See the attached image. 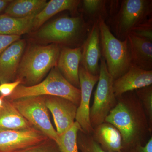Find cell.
I'll use <instances>...</instances> for the list:
<instances>
[{"instance_id":"2e32d148","label":"cell","mask_w":152,"mask_h":152,"mask_svg":"<svg viewBox=\"0 0 152 152\" xmlns=\"http://www.w3.org/2000/svg\"><path fill=\"white\" fill-rule=\"evenodd\" d=\"M127 38L131 66L145 70H152V42L131 34Z\"/></svg>"},{"instance_id":"83f0119b","label":"cell","mask_w":152,"mask_h":152,"mask_svg":"<svg viewBox=\"0 0 152 152\" xmlns=\"http://www.w3.org/2000/svg\"><path fill=\"white\" fill-rule=\"evenodd\" d=\"M20 84L21 82L19 80L0 84V96L4 99L8 97Z\"/></svg>"},{"instance_id":"f546056e","label":"cell","mask_w":152,"mask_h":152,"mask_svg":"<svg viewBox=\"0 0 152 152\" xmlns=\"http://www.w3.org/2000/svg\"><path fill=\"white\" fill-rule=\"evenodd\" d=\"M121 152H152V137L144 145L135 146L126 149H122Z\"/></svg>"},{"instance_id":"ffe728a7","label":"cell","mask_w":152,"mask_h":152,"mask_svg":"<svg viewBox=\"0 0 152 152\" xmlns=\"http://www.w3.org/2000/svg\"><path fill=\"white\" fill-rule=\"evenodd\" d=\"M37 14L25 18L0 15V34L20 36L32 30L33 21Z\"/></svg>"},{"instance_id":"5bb4252c","label":"cell","mask_w":152,"mask_h":152,"mask_svg":"<svg viewBox=\"0 0 152 152\" xmlns=\"http://www.w3.org/2000/svg\"><path fill=\"white\" fill-rule=\"evenodd\" d=\"M152 84V70L147 71L131 66L121 77L114 80L113 88L116 97Z\"/></svg>"},{"instance_id":"52a82bcc","label":"cell","mask_w":152,"mask_h":152,"mask_svg":"<svg viewBox=\"0 0 152 152\" xmlns=\"http://www.w3.org/2000/svg\"><path fill=\"white\" fill-rule=\"evenodd\" d=\"M97 86L94 95L92 105L90 107V119L93 129L104 122L106 117L117 104L114 93V80L109 74L105 60L100 59Z\"/></svg>"},{"instance_id":"ba28073f","label":"cell","mask_w":152,"mask_h":152,"mask_svg":"<svg viewBox=\"0 0 152 152\" xmlns=\"http://www.w3.org/2000/svg\"><path fill=\"white\" fill-rule=\"evenodd\" d=\"M10 101L34 128L56 142L59 136L50 119L45 96L28 97Z\"/></svg>"},{"instance_id":"4dcf8cb0","label":"cell","mask_w":152,"mask_h":152,"mask_svg":"<svg viewBox=\"0 0 152 152\" xmlns=\"http://www.w3.org/2000/svg\"><path fill=\"white\" fill-rule=\"evenodd\" d=\"M11 1V0H0V13L5 9Z\"/></svg>"},{"instance_id":"484cf974","label":"cell","mask_w":152,"mask_h":152,"mask_svg":"<svg viewBox=\"0 0 152 152\" xmlns=\"http://www.w3.org/2000/svg\"><path fill=\"white\" fill-rule=\"evenodd\" d=\"M12 152H61L55 141L50 139L39 143Z\"/></svg>"},{"instance_id":"4316f807","label":"cell","mask_w":152,"mask_h":152,"mask_svg":"<svg viewBox=\"0 0 152 152\" xmlns=\"http://www.w3.org/2000/svg\"><path fill=\"white\" fill-rule=\"evenodd\" d=\"M130 34L152 42V17L134 28Z\"/></svg>"},{"instance_id":"9c48e42d","label":"cell","mask_w":152,"mask_h":152,"mask_svg":"<svg viewBox=\"0 0 152 152\" xmlns=\"http://www.w3.org/2000/svg\"><path fill=\"white\" fill-rule=\"evenodd\" d=\"M48 138L35 128L0 129V152H12L39 143Z\"/></svg>"},{"instance_id":"7402d4cb","label":"cell","mask_w":152,"mask_h":152,"mask_svg":"<svg viewBox=\"0 0 152 152\" xmlns=\"http://www.w3.org/2000/svg\"><path fill=\"white\" fill-rule=\"evenodd\" d=\"M82 131L77 121L61 134L58 135L56 143L61 152H79L77 145L78 134Z\"/></svg>"},{"instance_id":"8992f818","label":"cell","mask_w":152,"mask_h":152,"mask_svg":"<svg viewBox=\"0 0 152 152\" xmlns=\"http://www.w3.org/2000/svg\"><path fill=\"white\" fill-rule=\"evenodd\" d=\"M152 0H124L118 12L112 19V25L117 39L123 41L134 28L151 16Z\"/></svg>"},{"instance_id":"7c38bea8","label":"cell","mask_w":152,"mask_h":152,"mask_svg":"<svg viewBox=\"0 0 152 152\" xmlns=\"http://www.w3.org/2000/svg\"><path fill=\"white\" fill-rule=\"evenodd\" d=\"M102 58L98 20L93 23L88 37L82 46L80 65L90 74L99 75V62Z\"/></svg>"},{"instance_id":"9a60e30c","label":"cell","mask_w":152,"mask_h":152,"mask_svg":"<svg viewBox=\"0 0 152 152\" xmlns=\"http://www.w3.org/2000/svg\"><path fill=\"white\" fill-rule=\"evenodd\" d=\"M82 46L77 48L61 47L56 67L63 77L72 85L80 89L79 68Z\"/></svg>"},{"instance_id":"e0dca14e","label":"cell","mask_w":152,"mask_h":152,"mask_svg":"<svg viewBox=\"0 0 152 152\" xmlns=\"http://www.w3.org/2000/svg\"><path fill=\"white\" fill-rule=\"evenodd\" d=\"M93 138L104 150L109 152H121L122 139L118 130L113 125L104 122L94 128Z\"/></svg>"},{"instance_id":"603a6c76","label":"cell","mask_w":152,"mask_h":152,"mask_svg":"<svg viewBox=\"0 0 152 152\" xmlns=\"http://www.w3.org/2000/svg\"><path fill=\"white\" fill-rule=\"evenodd\" d=\"M104 0H83L82 4L83 13L90 18V22L93 24L100 17L105 19L107 15L106 4Z\"/></svg>"},{"instance_id":"7a4b0ae2","label":"cell","mask_w":152,"mask_h":152,"mask_svg":"<svg viewBox=\"0 0 152 152\" xmlns=\"http://www.w3.org/2000/svg\"><path fill=\"white\" fill-rule=\"evenodd\" d=\"M92 25L86 21L82 14L74 17H61L40 28L36 37L47 43L79 48L84 42Z\"/></svg>"},{"instance_id":"277c9868","label":"cell","mask_w":152,"mask_h":152,"mask_svg":"<svg viewBox=\"0 0 152 152\" xmlns=\"http://www.w3.org/2000/svg\"><path fill=\"white\" fill-rule=\"evenodd\" d=\"M38 96H54L64 98L78 107L81 91L70 83L60 73L56 66L51 70L46 77L37 84L26 86L20 84L8 97L13 101L20 98Z\"/></svg>"},{"instance_id":"8fae6325","label":"cell","mask_w":152,"mask_h":152,"mask_svg":"<svg viewBox=\"0 0 152 152\" xmlns=\"http://www.w3.org/2000/svg\"><path fill=\"white\" fill-rule=\"evenodd\" d=\"M45 104L51 113L58 135L61 134L75 121L77 106L71 101L54 96H45Z\"/></svg>"},{"instance_id":"4fadbf2b","label":"cell","mask_w":152,"mask_h":152,"mask_svg":"<svg viewBox=\"0 0 152 152\" xmlns=\"http://www.w3.org/2000/svg\"><path fill=\"white\" fill-rule=\"evenodd\" d=\"M26 45V40L20 39L0 56V83L15 81Z\"/></svg>"},{"instance_id":"30bf717a","label":"cell","mask_w":152,"mask_h":152,"mask_svg":"<svg viewBox=\"0 0 152 152\" xmlns=\"http://www.w3.org/2000/svg\"><path fill=\"white\" fill-rule=\"evenodd\" d=\"M79 77L81 96L75 121L80 125L83 132L92 134L94 129L90 121V101L93 89L99 81V75L90 74L80 65Z\"/></svg>"},{"instance_id":"44dd1931","label":"cell","mask_w":152,"mask_h":152,"mask_svg":"<svg viewBox=\"0 0 152 152\" xmlns=\"http://www.w3.org/2000/svg\"><path fill=\"white\" fill-rule=\"evenodd\" d=\"M46 0L11 1L4 10V14L15 18H25L37 14L46 4Z\"/></svg>"},{"instance_id":"f1b7e54d","label":"cell","mask_w":152,"mask_h":152,"mask_svg":"<svg viewBox=\"0 0 152 152\" xmlns=\"http://www.w3.org/2000/svg\"><path fill=\"white\" fill-rule=\"evenodd\" d=\"M20 38V36L0 34V56L7 48Z\"/></svg>"},{"instance_id":"5b68a950","label":"cell","mask_w":152,"mask_h":152,"mask_svg":"<svg viewBox=\"0 0 152 152\" xmlns=\"http://www.w3.org/2000/svg\"><path fill=\"white\" fill-rule=\"evenodd\" d=\"M102 57L114 80L121 77L130 68L131 60L127 38L121 41L111 31L105 20L98 19Z\"/></svg>"},{"instance_id":"6da1fadb","label":"cell","mask_w":152,"mask_h":152,"mask_svg":"<svg viewBox=\"0 0 152 152\" xmlns=\"http://www.w3.org/2000/svg\"><path fill=\"white\" fill-rule=\"evenodd\" d=\"M117 104L106 117L104 122L113 125L122 139V149L144 145L152 137L148 121L135 91L116 97Z\"/></svg>"},{"instance_id":"cb8c5ba5","label":"cell","mask_w":152,"mask_h":152,"mask_svg":"<svg viewBox=\"0 0 152 152\" xmlns=\"http://www.w3.org/2000/svg\"><path fill=\"white\" fill-rule=\"evenodd\" d=\"M135 91L137 96L141 102L148 118L150 130L152 132V85L136 90Z\"/></svg>"},{"instance_id":"1f68e13d","label":"cell","mask_w":152,"mask_h":152,"mask_svg":"<svg viewBox=\"0 0 152 152\" xmlns=\"http://www.w3.org/2000/svg\"><path fill=\"white\" fill-rule=\"evenodd\" d=\"M4 99L2 98L0 96V107L2 106L3 103H4Z\"/></svg>"},{"instance_id":"ac0fdd59","label":"cell","mask_w":152,"mask_h":152,"mask_svg":"<svg viewBox=\"0 0 152 152\" xmlns=\"http://www.w3.org/2000/svg\"><path fill=\"white\" fill-rule=\"evenodd\" d=\"M80 2L79 0H51L48 2L34 18L32 30L39 29L49 19L63 11H69L77 14Z\"/></svg>"},{"instance_id":"d4e9b609","label":"cell","mask_w":152,"mask_h":152,"mask_svg":"<svg viewBox=\"0 0 152 152\" xmlns=\"http://www.w3.org/2000/svg\"><path fill=\"white\" fill-rule=\"evenodd\" d=\"M79 152H109L104 150L93 138L91 134L80 131L78 134Z\"/></svg>"},{"instance_id":"d6986e66","label":"cell","mask_w":152,"mask_h":152,"mask_svg":"<svg viewBox=\"0 0 152 152\" xmlns=\"http://www.w3.org/2000/svg\"><path fill=\"white\" fill-rule=\"evenodd\" d=\"M34 128L19 113L11 101L4 99L0 107V129L23 130Z\"/></svg>"},{"instance_id":"3957f363","label":"cell","mask_w":152,"mask_h":152,"mask_svg":"<svg viewBox=\"0 0 152 152\" xmlns=\"http://www.w3.org/2000/svg\"><path fill=\"white\" fill-rule=\"evenodd\" d=\"M61 47L56 44L34 45L24 53L15 80L26 86L40 83L56 66Z\"/></svg>"}]
</instances>
